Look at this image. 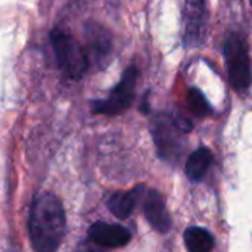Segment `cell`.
Here are the masks:
<instances>
[{"label":"cell","instance_id":"cell-1","mask_svg":"<svg viewBox=\"0 0 252 252\" xmlns=\"http://www.w3.org/2000/svg\"><path fill=\"white\" fill-rule=\"evenodd\" d=\"M66 219L63 207L53 193L38 195L30 211L28 233L37 252H56L65 236Z\"/></svg>","mask_w":252,"mask_h":252},{"label":"cell","instance_id":"cell-2","mask_svg":"<svg viewBox=\"0 0 252 252\" xmlns=\"http://www.w3.org/2000/svg\"><path fill=\"white\" fill-rule=\"evenodd\" d=\"M192 130L188 121L176 120L173 115L161 112L157 114L151 124L154 142L162 159H176L183 149V134Z\"/></svg>","mask_w":252,"mask_h":252},{"label":"cell","instance_id":"cell-3","mask_svg":"<svg viewBox=\"0 0 252 252\" xmlns=\"http://www.w3.org/2000/svg\"><path fill=\"white\" fill-rule=\"evenodd\" d=\"M50 43L59 69L68 78L80 80L89 68V58L83 46L72 35L61 30L50 32Z\"/></svg>","mask_w":252,"mask_h":252},{"label":"cell","instance_id":"cell-4","mask_svg":"<svg viewBox=\"0 0 252 252\" xmlns=\"http://www.w3.org/2000/svg\"><path fill=\"white\" fill-rule=\"evenodd\" d=\"M223 52L226 56L229 80L233 89L239 92L250 89L252 83V71L245 41L239 35L232 34L226 38Z\"/></svg>","mask_w":252,"mask_h":252},{"label":"cell","instance_id":"cell-5","mask_svg":"<svg viewBox=\"0 0 252 252\" xmlns=\"http://www.w3.org/2000/svg\"><path fill=\"white\" fill-rule=\"evenodd\" d=\"M139 71L136 66H128L120 83L111 90L109 96L106 99L94 100L92 102V111L93 114H102V115H117L124 112L127 108L131 106L136 94V83H137Z\"/></svg>","mask_w":252,"mask_h":252},{"label":"cell","instance_id":"cell-6","mask_svg":"<svg viewBox=\"0 0 252 252\" xmlns=\"http://www.w3.org/2000/svg\"><path fill=\"white\" fill-rule=\"evenodd\" d=\"M185 22V44L198 47L204 41L207 27V6L205 0H185L183 9Z\"/></svg>","mask_w":252,"mask_h":252},{"label":"cell","instance_id":"cell-7","mask_svg":"<svg viewBox=\"0 0 252 252\" xmlns=\"http://www.w3.org/2000/svg\"><path fill=\"white\" fill-rule=\"evenodd\" d=\"M89 238L92 242L102 248L114 250L127 245L131 239V233L128 229L120 224H109L103 221H97L90 226Z\"/></svg>","mask_w":252,"mask_h":252},{"label":"cell","instance_id":"cell-8","mask_svg":"<svg viewBox=\"0 0 252 252\" xmlns=\"http://www.w3.org/2000/svg\"><path fill=\"white\" fill-rule=\"evenodd\" d=\"M143 211H145L146 220L155 230H158L161 233H165L170 230L171 219H170L164 198L157 190L148 192L145 205H143Z\"/></svg>","mask_w":252,"mask_h":252},{"label":"cell","instance_id":"cell-9","mask_svg":"<svg viewBox=\"0 0 252 252\" xmlns=\"http://www.w3.org/2000/svg\"><path fill=\"white\" fill-rule=\"evenodd\" d=\"M84 32H86L90 52L97 59H103L105 56H108V53L111 52V46H112L108 31L96 22H89L84 27Z\"/></svg>","mask_w":252,"mask_h":252},{"label":"cell","instance_id":"cell-10","mask_svg":"<svg viewBox=\"0 0 252 252\" xmlns=\"http://www.w3.org/2000/svg\"><path fill=\"white\" fill-rule=\"evenodd\" d=\"M142 188H137L134 190H128V192H115L114 195H111V198L108 199V208L109 211L118 217V219H127L130 217V214L134 210V205L137 202L139 198V190Z\"/></svg>","mask_w":252,"mask_h":252},{"label":"cell","instance_id":"cell-11","mask_svg":"<svg viewBox=\"0 0 252 252\" xmlns=\"http://www.w3.org/2000/svg\"><path fill=\"white\" fill-rule=\"evenodd\" d=\"M211 162H213V154H211V151L207 149V148H199L198 151H195L188 158V162H186V176L192 182H199L207 174Z\"/></svg>","mask_w":252,"mask_h":252},{"label":"cell","instance_id":"cell-12","mask_svg":"<svg viewBox=\"0 0 252 252\" xmlns=\"http://www.w3.org/2000/svg\"><path fill=\"white\" fill-rule=\"evenodd\" d=\"M185 245L188 252H211L214 248V238L207 229L189 227L185 232Z\"/></svg>","mask_w":252,"mask_h":252},{"label":"cell","instance_id":"cell-13","mask_svg":"<svg viewBox=\"0 0 252 252\" xmlns=\"http://www.w3.org/2000/svg\"><path fill=\"white\" fill-rule=\"evenodd\" d=\"M188 105H189V109L190 112L195 115V117H199V118H204V117H208L211 112H213V108L210 105V102L207 100V97L204 96V93L198 89H190L189 90V94H188Z\"/></svg>","mask_w":252,"mask_h":252},{"label":"cell","instance_id":"cell-14","mask_svg":"<svg viewBox=\"0 0 252 252\" xmlns=\"http://www.w3.org/2000/svg\"><path fill=\"white\" fill-rule=\"evenodd\" d=\"M78 252H103V251L96 250V248H86V250H83V251H78Z\"/></svg>","mask_w":252,"mask_h":252},{"label":"cell","instance_id":"cell-15","mask_svg":"<svg viewBox=\"0 0 252 252\" xmlns=\"http://www.w3.org/2000/svg\"><path fill=\"white\" fill-rule=\"evenodd\" d=\"M250 1H251V4H252V0H250Z\"/></svg>","mask_w":252,"mask_h":252}]
</instances>
